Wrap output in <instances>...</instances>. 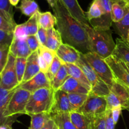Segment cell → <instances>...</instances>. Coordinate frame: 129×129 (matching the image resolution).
Returning a JSON list of instances; mask_svg holds the SVG:
<instances>
[{
	"instance_id": "51",
	"label": "cell",
	"mask_w": 129,
	"mask_h": 129,
	"mask_svg": "<svg viewBox=\"0 0 129 129\" xmlns=\"http://www.w3.org/2000/svg\"><path fill=\"white\" fill-rule=\"evenodd\" d=\"M125 64H126V67H127V68H128V69H129V64H126V63H125Z\"/></svg>"
},
{
	"instance_id": "54",
	"label": "cell",
	"mask_w": 129,
	"mask_h": 129,
	"mask_svg": "<svg viewBox=\"0 0 129 129\" xmlns=\"http://www.w3.org/2000/svg\"><path fill=\"white\" fill-rule=\"evenodd\" d=\"M126 1H127V2H128V3H129V0H126Z\"/></svg>"
},
{
	"instance_id": "52",
	"label": "cell",
	"mask_w": 129,
	"mask_h": 129,
	"mask_svg": "<svg viewBox=\"0 0 129 129\" xmlns=\"http://www.w3.org/2000/svg\"><path fill=\"white\" fill-rule=\"evenodd\" d=\"M127 110L129 111V103H128V109Z\"/></svg>"
},
{
	"instance_id": "41",
	"label": "cell",
	"mask_w": 129,
	"mask_h": 129,
	"mask_svg": "<svg viewBox=\"0 0 129 129\" xmlns=\"http://www.w3.org/2000/svg\"><path fill=\"white\" fill-rule=\"evenodd\" d=\"M13 39V31L0 30V45L3 44L10 45Z\"/></svg>"
},
{
	"instance_id": "43",
	"label": "cell",
	"mask_w": 129,
	"mask_h": 129,
	"mask_svg": "<svg viewBox=\"0 0 129 129\" xmlns=\"http://www.w3.org/2000/svg\"><path fill=\"white\" fill-rule=\"evenodd\" d=\"M104 119L106 129H115V123L113 118L111 109H107L104 113Z\"/></svg>"
},
{
	"instance_id": "2",
	"label": "cell",
	"mask_w": 129,
	"mask_h": 129,
	"mask_svg": "<svg viewBox=\"0 0 129 129\" xmlns=\"http://www.w3.org/2000/svg\"><path fill=\"white\" fill-rule=\"evenodd\" d=\"M88 36L89 48L91 52L97 54L103 59L111 55L116 44L113 39L110 30H99L89 25H82Z\"/></svg>"
},
{
	"instance_id": "24",
	"label": "cell",
	"mask_w": 129,
	"mask_h": 129,
	"mask_svg": "<svg viewBox=\"0 0 129 129\" xmlns=\"http://www.w3.org/2000/svg\"><path fill=\"white\" fill-rule=\"evenodd\" d=\"M72 123L77 129H91V118L77 111L69 113Z\"/></svg>"
},
{
	"instance_id": "42",
	"label": "cell",
	"mask_w": 129,
	"mask_h": 129,
	"mask_svg": "<svg viewBox=\"0 0 129 129\" xmlns=\"http://www.w3.org/2000/svg\"><path fill=\"white\" fill-rule=\"evenodd\" d=\"M26 40L28 45H29V49L31 50L32 52L36 51L39 49L40 45L37 38L36 35H30V36L27 37Z\"/></svg>"
},
{
	"instance_id": "16",
	"label": "cell",
	"mask_w": 129,
	"mask_h": 129,
	"mask_svg": "<svg viewBox=\"0 0 129 129\" xmlns=\"http://www.w3.org/2000/svg\"><path fill=\"white\" fill-rule=\"evenodd\" d=\"M56 54L63 64H76L79 59L80 52L72 45L63 43L56 50Z\"/></svg>"
},
{
	"instance_id": "26",
	"label": "cell",
	"mask_w": 129,
	"mask_h": 129,
	"mask_svg": "<svg viewBox=\"0 0 129 129\" xmlns=\"http://www.w3.org/2000/svg\"><path fill=\"white\" fill-rule=\"evenodd\" d=\"M51 115L58 129H77L72 123L68 113H58Z\"/></svg>"
},
{
	"instance_id": "35",
	"label": "cell",
	"mask_w": 129,
	"mask_h": 129,
	"mask_svg": "<svg viewBox=\"0 0 129 129\" xmlns=\"http://www.w3.org/2000/svg\"><path fill=\"white\" fill-rule=\"evenodd\" d=\"M27 59L22 57H16L15 59V69H16V76L19 84L22 82L23 77L25 73L26 68Z\"/></svg>"
},
{
	"instance_id": "39",
	"label": "cell",
	"mask_w": 129,
	"mask_h": 129,
	"mask_svg": "<svg viewBox=\"0 0 129 129\" xmlns=\"http://www.w3.org/2000/svg\"><path fill=\"white\" fill-rule=\"evenodd\" d=\"M104 113L99 115L91 118V129H106Z\"/></svg>"
},
{
	"instance_id": "4",
	"label": "cell",
	"mask_w": 129,
	"mask_h": 129,
	"mask_svg": "<svg viewBox=\"0 0 129 129\" xmlns=\"http://www.w3.org/2000/svg\"><path fill=\"white\" fill-rule=\"evenodd\" d=\"M75 64L82 69L91 84V91L89 93L104 97L109 94L110 88L95 73L85 59L83 54L80 52L79 59Z\"/></svg>"
},
{
	"instance_id": "34",
	"label": "cell",
	"mask_w": 129,
	"mask_h": 129,
	"mask_svg": "<svg viewBox=\"0 0 129 129\" xmlns=\"http://www.w3.org/2000/svg\"><path fill=\"white\" fill-rule=\"evenodd\" d=\"M85 15L89 22L92 20L99 19L102 16V11L95 0H94L91 3L88 11L85 13Z\"/></svg>"
},
{
	"instance_id": "37",
	"label": "cell",
	"mask_w": 129,
	"mask_h": 129,
	"mask_svg": "<svg viewBox=\"0 0 129 129\" xmlns=\"http://www.w3.org/2000/svg\"><path fill=\"white\" fill-rule=\"evenodd\" d=\"M62 64H63V63L62 62L61 60L59 59V57L56 55L54 59H53V62H52L50 66H49V71H48V73L46 74L51 83V81H53V78L55 76L56 73H58V71L59 70Z\"/></svg>"
},
{
	"instance_id": "48",
	"label": "cell",
	"mask_w": 129,
	"mask_h": 129,
	"mask_svg": "<svg viewBox=\"0 0 129 129\" xmlns=\"http://www.w3.org/2000/svg\"><path fill=\"white\" fill-rule=\"evenodd\" d=\"M12 6H16L20 0H8Z\"/></svg>"
},
{
	"instance_id": "12",
	"label": "cell",
	"mask_w": 129,
	"mask_h": 129,
	"mask_svg": "<svg viewBox=\"0 0 129 129\" xmlns=\"http://www.w3.org/2000/svg\"><path fill=\"white\" fill-rule=\"evenodd\" d=\"M39 12L29 18L26 22L20 25H16L15 26L13 31L14 38L26 39L27 37L28 36L36 35L39 28V25H38Z\"/></svg>"
},
{
	"instance_id": "44",
	"label": "cell",
	"mask_w": 129,
	"mask_h": 129,
	"mask_svg": "<svg viewBox=\"0 0 129 129\" xmlns=\"http://www.w3.org/2000/svg\"><path fill=\"white\" fill-rule=\"evenodd\" d=\"M36 37L40 43V45L42 46H45L47 40V30L42 28L39 27Z\"/></svg>"
},
{
	"instance_id": "8",
	"label": "cell",
	"mask_w": 129,
	"mask_h": 129,
	"mask_svg": "<svg viewBox=\"0 0 129 129\" xmlns=\"http://www.w3.org/2000/svg\"><path fill=\"white\" fill-rule=\"evenodd\" d=\"M107 109V102L104 96L89 93L85 102L77 112L92 118L104 113Z\"/></svg>"
},
{
	"instance_id": "33",
	"label": "cell",
	"mask_w": 129,
	"mask_h": 129,
	"mask_svg": "<svg viewBox=\"0 0 129 129\" xmlns=\"http://www.w3.org/2000/svg\"><path fill=\"white\" fill-rule=\"evenodd\" d=\"M0 14L5 16L9 21L16 24L14 20L13 6L8 0H0Z\"/></svg>"
},
{
	"instance_id": "17",
	"label": "cell",
	"mask_w": 129,
	"mask_h": 129,
	"mask_svg": "<svg viewBox=\"0 0 129 129\" xmlns=\"http://www.w3.org/2000/svg\"><path fill=\"white\" fill-rule=\"evenodd\" d=\"M15 91V88L12 90H6L1 88L0 85V125H8L11 126V125L16 120L17 117H13L11 118H6L4 117V113L7 107L8 103Z\"/></svg>"
},
{
	"instance_id": "14",
	"label": "cell",
	"mask_w": 129,
	"mask_h": 129,
	"mask_svg": "<svg viewBox=\"0 0 129 129\" xmlns=\"http://www.w3.org/2000/svg\"><path fill=\"white\" fill-rule=\"evenodd\" d=\"M73 112V109L68 99V93L61 89L54 92V100L51 110V114L58 113H68Z\"/></svg>"
},
{
	"instance_id": "25",
	"label": "cell",
	"mask_w": 129,
	"mask_h": 129,
	"mask_svg": "<svg viewBox=\"0 0 129 129\" xmlns=\"http://www.w3.org/2000/svg\"><path fill=\"white\" fill-rule=\"evenodd\" d=\"M62 44L61 37L58 30L53 28L47 30V40L45 47L50 50L56 52Z\"/></svg>"
},
{
	"instance_id": "15",
	"label": "cell",
	"mask_w": 129,
	"mask_h": 129,
	"mask_svg": "<svg viewBox=\"0 0 129 129\" xmlns=\"http://www.w3.org/2000/svg\"><path fill=\"white\" fill-rule=\"evenodd\" d=\"M70 14L82 25H89L86 18L85 13L83 11L77 0H58Z\"/></svg>"
},
{
	"instance_id": "30",
	"label": "cell",
	"mask_w": 129,
	"mask_h": 129,
	"mask_svg": "<svg viewBox=\"0 0 129 129\" xmlns=\"http://www.w3.org/2000/svg\"><path fill=\"white\" fill-rule=\"evenodd\" d=\"M31 122L29 129H40L51 118L49 113H41L35 115H30Z\"/></svg>"
},
{
	"instance_id": "36",
	"label": "cell",
	"mask_w": 129,
	"mask_h": 129,
	"mask_svg": "<svg viewBox=\"0 0 129 129\" xmlns=\"http://www.w3.org/2000/svg\"><path fill=\"white\" fill-rule=\"evenodd\" d=\"M38 54L43 58L44 60L47 62V64L50 66L54 59V57L56 56V52L50 50L45 46L40 45L39 49H38Z\"/></svg>"
},
{
	"instance_id": "28",
	"label": "cell",
	"mask_w": 129,
	"mask_h": 129,
	"mask_svg": "<svg viewBox=\"0 0 129 129\" xmlns=\"http://www.w3.org/2000/svg\"><path fill=\"white\" fill-rule=\"evenodd\" d=\"M112 26L121 39L126 40L129 31V10L121 21L117 23H113Z\"/></svg>"
},
{
	"instance_id": "9",
	"label": "cell",
	"mask_w": 129,
	"mask_h": 129,
	"mask_svg": "<svg viewBox=\"0 0 129 129\" xmlns=\"http://www.w3.org/2000/svg\"><path fill=\"white\" fill-rule=\"evenodd\" d=\"M16 57L9 53L7 62L0 74V85L6 90H12L19 85L15 69Z\"/></svg>"
},
{
	"instance_id": "50",
	"label": "cell",
	"mask_w": 129,
	"mask_h": 129,
	"mask_svg": "<svg viewBox=\"0 0 129 129\" xmlns=\"http://www.w3.org/2000/svg\"><path fill=\"white\" fill-rule=\"evenodd\" d=\"M126 40L129 42V31L128 33V35H127V38H126Z\"/></svg>"
},
{
	"instance_id": "53",
	"label": "cell",
	"mask_w": 129,
	"mask_h": 129,
	"mask_svg": "<svg viewBox=\"0 0 129 129\" xmlns=\"http://www.w3.org/2000/svg\"><path fill=\"white\" fill-rule=\"evenodd\" d=\"M9 129H12V127H10V128H9Z\"/></svg>"
},
{
	"instance_id": "45",
	"label": "cell",
	"mask_w": 129,
	"mask_h": 129,
	"mask_svg": "<svg viewBox=\"0 0 129 129\" xmlns=\"http://www.w3.org/2000/svg\"><path fill=\"white\" fill-rule=\"evenodd\" d=\"M111 110V113H112L113 118L114 122H115V125L117 123L118 121L119 117H120V114L122 111V108L121 107H116L115 108H112Z\"/></svg>"
},
{
	"instance_id": "5",
	"label": "cell",
	"mask_w": 129,
	"mask_h": 129,
	"mask_svg": "<svg viewBox=\"0 0 129 129\" xmlns=\"http://www.w3.org/2000/svg\"><path fill=\"white\" fill-rule=\"evenodd\" d=\"M108 109L121 107L122 109H128L129 103V88L115 79L110 87L109 94L106 97Z\"/></svg>"
},
{
	"instance_id": "1",
	"label": "cell",
	"mask_w": 129,
	"mask_h": 129,
	"mask_svg": "<svg viewBox=\"0 0 129 129\" xmlns=\"http://www.w3.org/2000/svg\"><path fill=\"white\" fill-rule=\"evenodd\" d=\"M56 26L64 44H69L85 54L89 52L88 36L82 24L74 18L59 3L53 8Z\"/></svg>"
},
{
	"instance_id": "27",
	"label": "cell",
	"mask_w": 129,
	"mask_h": 129,
	"mask_svg": "<svg viewBox=\"0 0 129 129\" xmlns=\"http://www.w3.org/2000/svg\"><path fill=\"white\" fill-rule=\"evenodd\" d=\"M38 25L39 27L48 30L54 28L56 25V18L55 16L49 11L38 13Z\"/></svg>"
},
{
	"instance_id": "29",
	"label": "cell",
	"mask_w": 129,
	"mask_h": 129,
	"mask_svg": "<svg viewBox=\"0 0 129 129\" xmlns=\"http://www.w3.org/2000/svg\"><path fill=\"white\" fill-rule=\"evenodd\" d=\"M68 76L69 75L68 74V70H67V68L65 64H62L59 70L58 71V72L56 73L55 76L53 78V81L51 83V88L55 91L59 89V88L61 87V86L67 80Z\"/></svg>"
},
{
	"instance_id": "22",
	"label": "cell",
	"mask_w": 129,
	"mask_h": 129,
	"mask_svg": "<svg viewBox=\"0 0 129 129\" xmlns=\"http://www.w3.org/2000/svg\"><path fill=\"white\" fill-rule=\"evenodd\" d=\"M113 55L124 62L129 64V42L126 40L118 38L116 40V46Z\"/></svg>"
},
{
	"instance_id": "38",
	"label": "cell",
	"mask_w": 129,
	"mask_h": 129,
	"mask_svg": "<svg viewBox=\"0 0 129 129\" xmlns=\"http://www.w3.org/2000/svg\"><path fill=\"white\" fill-rule=\"evenodd\" d=\"M10 45L9 44H3L0 45V74L7 62Z\"/></svg>"
},
{
	"instance_id": "47",
	"label": "cell",
	"mask_w": 129,
	"mask_h": 129,
	"mask_svg": "<svg viewBox=\"0 0 129 129\" xmlns=\"http://www.w3.org/2000/svg\"><path fill=\"white\" fill-rule=\"evenodd\" d=\"M46 1L48 3V4H49V6L51 7L52 9H53L54 6H56L57 4L59 3V1H58V0H46Z\"/></svg>"
},
{
	"instance_id": "21",
	"label": "cell",
	"mask_w": 129,
	"mask_h": 129,
	"mask_svg": "<svg viewBox=\"0 0 129 129\" xmlns=\"http://www.w3.org/2000/svg\"><path fill=\"white\" fill-rule=\"evenodd\" d=\"M65 65L67 68L68 75L78 81L90 93L91 85L82 69L75 64H65Z\"/></svg>"
},
{
	"instance_id": "32",
	"label": "cell",
	"mask_w": 129,
	"mask_h": 129,
	"mask_svg": "<svg viewBox=\"0 0 129 129\" xmlns=\"http://www.w3.org/2000/svg\"><path fill=\"white\" fill-rule=\"evenodd\" d=\"M68 99L73 109V112L79 109L84 103L88 94L80 93H68Z\"/></svg>"
},
{
	"instance_id": "23",
	"label": "cell",
	"mask_w": 129,
	"mask_h": 129,
	"mask_svg": "<svg viewBox=\"0 0 129 129\" xmlns=\"http://www.w3.org/2000/svg\"><path fill=\"white\" fill-rule=\"evenodd\" d=\"M59 89L67 93H80L89 94V91L83 87L78 81L69 76Z\"/></svg>"
},
{
	"instance_id": "11",
	"label": "cell",
	"mask_w": 129,
	"mask_h": 129,
	"mask_svg": "<svg viewBox=\"0 0 129 129\" xmlns=\"http://www.w3.org/2000/svg\"><path fill=\"white\" fill-rule=\"evenodd\" d=\"M99 6L102 15L97 20L89 22L90 26L95 29L110 30L112 26L111 18V0H95Z\"/></svg>"
},
{
	"instance_id": "46",
	"label": "cell",
	"mask_w": 129,
	"mask_h": 129,
	"mask_svg": "<svg viewBox=\"0 0 129 129\" xmlns=\"http://www.w3.org/2000/svg\"><path fill=\"white\" fill-rule=\"evenodd\" d=\"M40 129H58L54 121L51 118L47 122V123L43 126V127Z\"/></svg>"
},
{
	"instance_id": "3",
	"label": "cell",
	"mask_w": 129,
	"mask_h": 129,
	"mask_svg": "<svg viewBox=\"0 0 129 129\" xmlns=\"http://www.w3.org/2000/svg\"><path fill=\"white\" fill-rule=\"evenodd\" d=\"M55 91L53 88H41L30 94L25 108L26 115L51 112Z\"/></svg>"
},
{
	"instance_id": "49",
	"label": "cell",
	"mask_w": 129,
	"mask_h": 129,
	"mask_svg": "<svg viewBox=\"0 0 129 129\" xmlns=\"http://www.w3.org/2000/svg\"><path fill=\"white\" fill-rule=\"evenodd\" d=\"M10 127H11V126L8 125H0V129H9Z\"/></svg>"
},
{
	"instance_id": "19",
	"label": "cell",
	"mask_w": 129,
	"mask_h": 129,
	"mask_svg": "<svg viewBox=\"0 0 129 129\" xmlns=\"http://www.w3.org/2000/svg\"><path fill=\"white\" fill-rule=\"evenodd\" d=\"M40 71V68H39V61H38L37 50L35 52H33L27 59L26 68H25V73H24L21 84L30 80Z\"/></svg>"
},
{
	"instance_id": "31",
	"label": "cell",
	"mask_w": 129,
	"mask_h": 129,
	"mask_svg": "<svg viewBox=\"0 0 129 129\" xmlns=\"http://www.w3.org/2000/svg\"><path fill=\"white\" fill-rule=\"evenodd\" d=\"M19 9L22 14L29 18L39 11V6L34 0H21Z\"/></svg>"
},
{
	"instance_id": "10",
	"label": "cell",
	"mask_w": 129,
	"mask_h": 129,
	"mask_svg": "<svg viewBox=\"0 0 129 129\" xmlns=\"http://www.w3.org/2000/svg\"><path fill=\"white\" fill-rule=\"evenodd\" d=\"M104 60L111 69L115 79L129 88V69L125 63L113 54Z\"/></svg>"
},
{
	"instance_id": "20",
	"label": "cell",
	"mask_w": 129,
	"mask_h": 129,
	"mask_svg": "<svg viewBox=\"0 0 129 129\" xmlns=\"http://www.w3.org/2000/svg\"><path fill=\"white\" fill-rule=\"evenodd\" d=\"M111 18L113 23L121 21L129 10V3L126 0H111Z\"/></svg>"
},
{
	"instance_id": "6",
	"label": "cell",
	"mask_w": 129,
	"mask_h": 129,
	"mask_svg": "<svg viewBox=\"0 0 129 129\" xmlns=\"http://www.w3.org/2000/svg\"><path fill=\"white\" fill-rule=\"evenodd\" d=\"M31 93L25 89L15 88L4 113L6 118L17 117L20 114H26L25 108Z\"/></svg>"
},
{
	"instance_id": "13",
	"label": "cell",
	"mask_w": 129,
	"mask_h": 129,
	"mask_svg": "<svg viewBox=\"0 0 129 129\" xmlns=\"http://www.w3.org/2000/svg\"><path fill=\"white\" fill-rule=\"evenodd\" d=\"M16 88L25 89L30 93L41 88H52L47 74L41 71L28 81L19 84Z\"/></svg>"
},
{
	"instance_id": "18",
	"label": "cell",
	"mask_w": 129,
	"mask_h": 129,
	"mask_svg": "<svg viewBox=\"0 0 129 129\" xmlns=\"http://www.w3.org/2000/svg\"><path fill=\"white\" fill-rule=\"evenodd\" d=\"M9 53L15 57H22L27 59L32 54L27 42L26 39H13L10 45Z\"/></svg>"
},
{
	"instance_id": "40",
	"label": "cell",
	"mask_w": 129,
	"mask_h": 129,
	"mask_svg": "<svg viewBox=\"0 0 129 129\" xmlns=\"http://www.w3.org/2000/svg\"><path fill=\"white\" fill-rule=\"evenodd\" d=\"M16 24L9 21L5 16L0 14V30L5 31H13Z\"/></svg>"
},
{
	"instance_id": "7",
	"label": "cell",
	"mask_w": 129,
	"mask_h": 129,
	"mask_svg": "<svg viewBox=\"0 0 129 129\" xmlns=\"http://www.w3.org/2000/svg\"><path fill=\"white\" fill-rule=\"evenodd\" d=\"M83 55L95 73L110 88L115 81V78L104 59L91 52L83 54Z\"/></svg>"
}]
</instances>
